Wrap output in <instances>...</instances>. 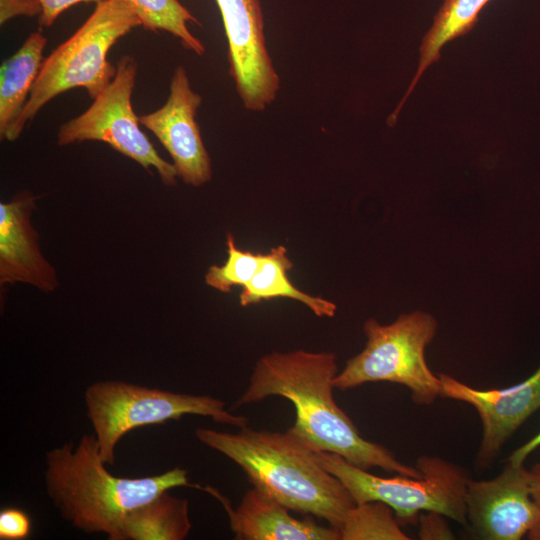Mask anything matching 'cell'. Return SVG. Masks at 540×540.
I'll list each match as a JSON object with an SVG mask.
<instances>
[{"instance_id": "cell-25", "label": "cell", "mask_w": 540, "mask_h": 540, "mask_svg": "<svg viewBox=\"0 0 540 540\" xmlns=\"http://www.w3.org/2000/svg\"><path fill=\"white\" fill-rule=\"evenodd\" d=\"M42 8L39 15V24L41 27H50L56 19L65 10L70 7L86 2H95L96 4L104 0H37Z\"/></svg>"}, {"instance_id": "cell-4", "label": "cell", "mask_w": 540, "mask_h": 540, "mask_svg": "<svg viewBox=\"0 0 540 540\" xmlns=\"http://www.w3.org/2000/svg\"><path fill=\"white\" fill-rule=\"evenodd\" d=\"M138 26L141 22L125 0L97 3L77 31L43 60L10 142L15 141L27 122L57 95L81 87L95 99L116 73V66L108 60L110 49Z\"/></svg>"}, {"instance_id": "cell-23", "label": "cell", "mask_w": 540, "mask_h": 540, "mask_svg": "<svg viewBox=\"0 0 540 540\" xmlns=\"http://www.w3.org/2000/svg\"><path fill=\"white\" fill-rule=\"evenodd\" d=\"M446 518L448 517L436 511L420 513L417 519L418 538L421 540L454 539L455 535Z\"/></svg>"}, {"instance_id": "cell-2", "label": "cell", "mask_w": 540, "mask_h": 540, "mask_svg": "<svg viewBox=\"0 0 540 540\" xmlns=\"http://www.w3.org/2000/svg\"><path fill=\"white\" fill-rule=\"evenodd\" d=\"M195 436L235 462L253 487L290 511L323 519L339 530L355 505L344 485L324 469L315 452L288 431L244 426L230 433L197 428Z\"/></svg>"}, {"instance_id": "cell-11", "label": "cell", "mask_w": 540, "mask_h": 540, "mask_svg": "<svg viewBox=\"0 0 540 540\" xmlns=\"http://www.w3.org/2000/svg\"><path fill=\"white\" fill-rule=\"evenodd\" d=\"M201 103L202 98L191 88L186 70L178 66L171 78L166 103L139 116L140 124L157 137L172 157L177 176L194 187L212 178L211 160L196 121Z\"/></svg>"}, {"instance_id": "cell-13", "label": "cell", "mask_w": 540, "mask_h": 540, "mask_svg": "<svg viewBox=\"0 0 540 540\" xmlns=\"http://www.w3.org/2000/svg\"><path fill=\"white\" fill-rule=\"evenodd\" d=\"M36 200L25 191L0 203V283H24L50 293L57 289L59 280L41 252L39 235L31 222Z\"/></svg>"}, {"instance_id": "cell-22", "label": "cell", "mask_w": 540, "mask_h": 540, "mask_svg": "<svg viewBox=\"0 0 540 540\" xmlns=\"http://www.w3.org/2000/svg\"><path fill=\"white\" fill-rule=\"evenodd\" d=\"M31 518L22 509L7 507L0 511V539L24 540L31 533Z\"/></svg>"}, {"instance_id": "cell-8", "label": "cell", "mask_w": 540, "mask_h": 540, "mask_svg": "<svg viewBox=\"0 0 540 540\" xmlns=\"http://www.w3.org/2000/svg\"><path fill=\"white\" fill-rule=\"evenodd\" d=\"M137 63L129 55L122 56L109 85L93 99L81 115L60 126L57 144L65 146L84 141H101L136 161L150 171L154 168L165 185L176 184L173 164L164 160L140 129L139 116L132 106V93Z\"/></svg>"}, {"instance_id": "cell-3", "label": "cell", "mask_w": 540, "mask_h": 540, "mask_svg": "<svg viewBox=\"0 0 540 540\" xmlns=\"http://www.w3.org/2000/svg\"><path fill=\"white\" fill-rule=\"evenodd\" d=\"M46 491L63 519L85 533H103L116 540L134 509L175 487H196L188 472L175 467L145 477H119L106 469L96 436L83 435L76 446L65 443L45 455Z\"/></svg>"}, {"instance_id": "cell-24", "label": "cell", "mask_w": 540, "mask_h": 540, "mask_svg": "<svg viewBox=\"0 0 540 540\" xmlns=\"http://www.w3.org/2000/svg\"><path fill=\"white\" fill-rule=\"evenodd\" d=\"M42 8L37 0H0V23L8 22L16 16H35Z\"/></svg>"}, {"instance_id": "cell-1", "label": "cell", "mask_w": 540, "mask_h": 540, "mask_svg": "<svg viewBox=\"0 0 540 540\" xmlns=\"http://www.w3.org/2000/svg\"><path fill=\"white\" fill-rule=\"evenodd\" d=\"M338 373L333 352L303 349L273 351L261 357L234 407L280 396L295 407L296 419L287 430L314 452H330L369 470L420 478L421 471L399 461L385 446L363 438L350 417L336 404L333 380Z\"/></svg>"}, {"instance_id": "cell-17", "label": "cell", "mask_w": 540, "mask_h": 540, "mask_svg": "<svg viewBox=\"0 0 540 540\" xmlns=\"http://www.w3.org/2000/svg\"><path fill=\"white\" fill-rule=\"evenodd\" d=\"M191 528L188 501L168 490L131 511L116 540H183Z\"/></svg>"}, {"instance_id": "cell-27", "label": "cell", "mask_w": 540, "mask_h": 540, "mask_svg": "<svg viewBox=\"0 0 540 540\" xmlns=\"http://www.w3.org/2000/svg\"><path fill=\"white\" fill-rule=\"evenodd\" d=\"M527 476L532 497L540 504V463L527 469Z\"/></svg>"}, {"instance_id": "cell-19", "label": "cell", "mask_w": 540, "mask_h": 540, "mask_svg": "<svg viewBox=\"0 0 540 540\" xmlns=\"http://www.w3.org/2000/svg\"><path fill=\"white\" fill-rule=\"evenodd\" d=\"M135 12L141 26L151 31H166L197 55L205 47L189 30L188 23H199L197 18L178 0H125Z\"/></svg>"}, {"instance_id": "cell-12", "label": "cell", "mask_w": 540, "mask_h": 540, "mask_svg": "<svg viewBox=\"0 0 540 540\" xmlns=\"http://www.w3.org/2000/svg\"><path fill=\"white\" fill-rule=\"evenodd\" d=\"M441 397L473 406L482 422L476 466L487 467L520 426L540 409V366L526 380L503 389L478 390L439 374Z\"/></svg>"}, {"instance_id": "cell-15", "label": "cell", "mask_w": 540, "mask_h": 540, "mask_svg": "<svg viewBox=\"0 0 540 540\" xmlns=\"http://www.w3.org/2000/svg\"><path fill=\"white\" fill-rule=\"evenodd\" d=\"M47 39L31 33L0 67V138L10 141L43 63Z\"/></svg>"}, {"instance_id": "cell-20", "label": "cell", "mask_w": 540, "mask_h": 540, "mask_svg": "<svg viewBox=\"0 0 540 540\" xmlns=\"http://www.w3.org/2000/svg\"><path fill=\"white\" fill-rule=\"evenodd\" d=\"M393 509L380 501L355 504L339 528L340 540H409Z\"/></svg>"}, {"instance_id": "cell-7", "label": "cell", "mask_w": 540, "mask_h": 540, "mask_svg": "<svg viewBox=\"0 0 540 540\" xmlns=\"http://www.w3.org/2000/svg\"><path fill=\"white\" fill-rule=\"evenodd\" d=\"M84 402L100 455L108 465L115 463V449L120 439L139 427L164 424L184 415L209 417L237 428L248 424L245 416L226 410L225 403L219 398L124 381L106 380L90 384L85 389Z\"/></svg>"}, {"instance_id": "cell-5", "label": "cell", "mask_w": 540, "mask_h": 540, "mask_svg": "<svg viewBox=\"0 0 540 540\" xmlns=\"http://www.w3.org/2000/svg\"><path fill=\"white\" fill-rule=\"evenodd\" d=\"M364 349L349 359L333 380L341 391L371 382H391L407 387L418 405H430L441 397V381L429 368L426 347L434 339L438 323L429 313L413 311L382 325L365 321Z\"/></svg>"}, {"instance_id": "cell-9", "label": "cell", "mask_w": 540, "mask_h": 540, "mask_svg": "<svg viewBox=\"0 0 540 540\" xmlns=\"http://www.w3.org/2000/svg\"><path fill=\"white\" fill-rule=\"evenodd\" d=\"M467 523L485 540H540V504L532 497L524 463L507 460L489 480H468Z\"/></svg>"}, {"instance_id": "cell-10", "label": "cell", "mask_w": 540, "mask_h": 540, "mask_svg": "<svg viewBox=\"0 0 540 540\" xmlns=\"http://www.w3.org/2000/svg\"><path fill=\"white\" fill-rule=\"evenodd\" d=\"M228 41L229 72L246 109L263 111L280 79L266 47L260 0H215Z\"/></svg>"}, {"instance_id": "cell-21", "label": "cell", "mask_w": 540, "mask_h": 540, "mask_svg": "<svg viewBox=\"0 0 540 540\" xmlns=\"http://www.w3.org/2000/svg\"><path fill=\"white\" fill-rule=\"evenodd\" d=\"M227 259L223 265H211L205 274L208 286L223 292H231L234 286H245L256 274L262 253L244 251L236 246L231 233L227 234Z\"/></svg>"}, {"instance_id": "cell-16", "label": "cell", "mask_w": 540, "mask_h": 540, "mask_svg": "<svg viewBox=\"0 0 540 540\" xmlns=\"http://www.w3.org/2000/svg\"><path fill=\"white\" fill-rule=\"evenodd\" d=\"M293 263L287 256V249L273 247L262 253L261 264L254 277L242 287L239 297L241 306L257 304L273 298H290L307 306L318 317H333L337 306L334 302L320 296H312L299 290L289 280L287 273Z\"/></svg>"}, {"instance_id": "cell-6", "label": "cell", "mask_w": 540, "mask_h": 540, "mask_svg": "<svg viewBox=\"0 0 540 540\" xmlns=\"http://www.w3.org/2000/svg\"><path fill=\"white\" fill-rule=\"evenodd\" d=\"M320 464L347 489L355 504L380 501L390 506L400 524L417 521L420 513L436 511L467 524L466 491L469 478L458 465L438 456H420V478L398 474L379 477L330 452H315Z\"/></svg>"}, {"instance_id": "cell-26", "label": "cell", "mask_w": 540, "mask_h": 540, "mask_svg": "<svg viewBox=\"0 0 540 540\" xmlns=\"http://www.w3.org/2000/svg\"><path fill=\"white\" fill-rule=\"evenodd\" d=\"M540 446V432L518 447L508 457V461L513 463H524L526 458Z\"/></svg>"}, {"instance_id": "cell-14", "label": "cell", "mask_w": 540, "mask_h": 540, "mask_svg": "<svg viewBox=\"0 0 540 540\" xmlns=\"http://www.w3.org/2000/svg\"><path fill=\"white\" fill-rule=\"evenodd\" d=\"M214 496L229 517L230 529L238 540H340L332 526L316 523L312 517L297 519L280 502L253 487L246 491L236 509L211 486L201 487Z\"/></svg>"}, {"instance_id": "cell-18", "label": "cell", "mask_w": 540, "mask_h": 540, "mask_svg": "<svg viewBox=\"0 0 540 540\" xmlns=\"http://www.w3.org/2000/svg\"><path fill=\"white\" fill-rule=\"evenodd\" d=\"M490 0H444L434 17L433 24L425 34L420 46V59L415 76L398 107L391 115L396 121L406 99L415 88L426 69L440 58L442 47L448 42L467 34L478 21V16Z\"/></svg>"}]
</instances>
